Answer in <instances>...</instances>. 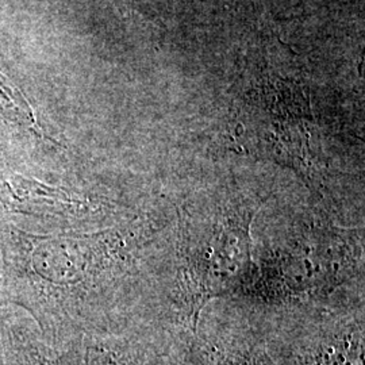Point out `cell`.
Wrapping results in <instances>:
<instances>
[{
    "label": "cell",
    "instance_id": "6da1fadb",
    "mask_svg": "<svg viewBox=\"0 0 365 365\" xmlns=\"http://www.w3.org/2000/svg\"><path fill=\"white\" fill-rule=\"evenodd\" d=\"M0 114L14 122L27 126L29 129L41 133L36 122V115L29 105L26 96L19 91V88L13 83L1 69H0Z\"/></svg>",
    "mask_w": 365,
    "mask_h": 365
}]
</instances>
